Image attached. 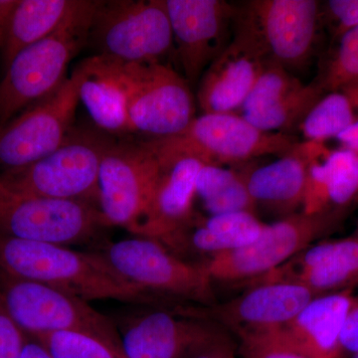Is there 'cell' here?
Here are the masks:
<instances>
[{
    "label": "cell",
    "instance_id": "6da1fadb",
    "mask_svg": "<svg viewBox=\"0 0 358 358\" xmlns=\"http://www.w3.org/2000/svg\"><path fill=\"white\" fill-rule=\"evenodd\" d=\"M0 272L46 285L82 300L154 303L157 296L124 281L102 253L28 241L0 233Z\"/></svg>",
    "mask_w": 358,
    "mask_h": 358
},
{
    "label": "cell",
    "instance_id": "7a4b0ae2",
    "mask_svg": "<svg viewBox=\"0 0 358 358\" xmlns=\"http://www.w3.org/2000/svg\"><path fill=\"white\" fill-rule=\"evenodd\" d=\"M98 3L82 0L55 32L14 56L0 81V128L64 83L70 63L89 44Z\"/></svg>",
    "mask_w": 358,
    "mask_h": 358
},
{
    "label": "cell",
    "instance_id": "3957f363",
    "mask_svg": "<svg viewBox=\"0 0 358 358\" xmlns=\"http://www.w3.org/2000/svg\"><path fill=\"white\" fill-rule=\"evenodd\" d=\"M122 87L134 134L164 138L195 119V99L182 74L166 63L124 64L94 55Z\"/></svg>",
    "mask_w": 358,
    "mask_h": 358
},
{
    "label": "cell",
    "instance_id": "277c9868",
    "mask_svg": "<svg viewBox=\"0 0 358 358\" xmlns=\"http://www.w3.org/2000/svg\"><path fill=\"white\" fill-rule=\"evenodd\" d=\"M0 301L28 338L62 331L87 334L109 346L120 357L127 358L117 326L110 317L92 308L89 301L1 272Z\"/></svg>",
    "mask_w": 358,
    "mask_h": 358
},
{
    "label": "cell",
    "instance_id": "5b68a950",
    "mask_svg": "<svg viewBox=\"0 0 358 358\" xmlns=\"http://www.w3.org/2000/svg\"><path fill=\"white\" fill-rule=\"evenodd\" d=\"M89 44L95 55L115 62L164 63L174 52L166 0L99 1Z\"/></svg>",
    "mask_w": 358,
    "mask_h": 358
},
{
    "label": "cell",
    "instance_id": "8992f818",
    "mask_svg": "<svg viewBox=\"0 0 358 358\" xmlns=\"http://www.w3.org/2000/svg\"><path fill=\"white\" fill-rule=\"evenodd\" d=\"M110 136L75 128L53 152L20 169L0 173L15 192L46 199L75 200L99 207V173Z\"/></svg>",
    "mask_w": 358,
    "mask_h": 358
},
{
    "label": "cell",
    "instance_id": "52a82bcc",
    "mask_svg": "<svg viewBox=\"0 0 358 358\" xmlns=\"http://www.w3.org/2000/svg\"><path fill=\"white\" fill-rule=\"evenodd\" d=\"M159 171V160L148 141L110 138L99 173V209L110 227L141 236Z\"/></svg>",
    "mask_w": 358,
    "mask_h": 358
},
{
    "label": "cell",
    "instance_id": "ba28073f",
    "mask_svg": "<svg viewBox=\"0 0 358 358\" xmlns=\"http://www.w3.org/2000/svg\"><path fill=\"white\" fill-rule=\"evenodd\" d=\"M109 228L96 205L25 194L0 182L1 234L71 247L95 243Z\"/></svg>",
    "mask_w": 358,
    "mask_h": 358
},
{
    "label": "cell",
    "instance_id": "9c48e42d",
    "mask_svg": "<svg viewBox=\"0 0 358 358\" xmlns=\"http://www.w3.org/2000/svg\"><path fill=\"white\" fill-rule=\"evenodd\" d=\"M102 254L124 281L145 293L213 305V281L203 264L185 260L157 240H121L106 245Z\"/></svg>",
    "mask_w": 358,
    "mask_h": 358
},
{
    "label": "cell",
    "instance_id": "30bf717a",
    "mask_svg": "<svg viewBox=\"0 0 358 358\" xmlns=\"http://www.w3.org/2000/svg\"><path fill=\"white\" fill-rule=\"evenodd\" d=\"M339 212H296L266 224L253 242L202 263L212 281L250 282L268 274L333 229Z\"/></svg>",
    "mask_w": 358,
    "mask_h": 358
},
{
    "label": "cell",
    "instance_id": "8fae6325",
    "mask_svg": "<svg viewBox=\"0 0 358 358\" xmlns=\"http://www.w3.org/2000/svg\"><path fill=\"white\" fill-rule=\"evenodd\" d=\"M83 76L79 64L53 94L0 128V173L31 164L68 140L76 128Z\"/></svg>",
    "mask_w": 358,
    "mask_h": 358
},
{
    "label": "cell",
    "instance_id": "7c38bea8",
    "mask_svg": "<svg viewBox=\"0 0 358 358\" xmlns=\"http://www.w3.org/2000/svg\"><path fill=\"white\" fill-rule=\"evenodd\" d=\"M164 147L197 155L206 164H241L282 155L299 143L289 134L266 133L238 114H202L182 133L155 138Z\"/></svg>",
    "mask_w": 358,
    "mask_h": 358
},
{
    "label": "cell",
    "instance_id": "4fadbf2b",
    "mask_svg": "<svg viewBox=\"0 0 358 358\" xmlns=\"http://www.w3.org/2000/svg\"><path fill=\"white\" fill-rule=\"evenodd\" d=\"M128 315L117 324L127 358H196L231 338L218 322L176 310Z\"/></svg>",
    "mask_w": 358,
    "mask_h": 358
},
{
    "label": "cell",
    "instance_id": "5bb4252c",
    "mask_svg": "<svg viewBox=\"0 0 358 358\" xmlns=\"http://www.w3.org/2000/svg\"><path fill=\"white\" fill-rule=\"evenodd\" d=\"M320 14L315 0H253L238 26L260 44L270 62L289 71L303 67L312 55Z\"/></svg>",
    "mask_w": 358,
    "mask_h": 358
},
{
    "label": "cell",
    "instance_id": "9a60e30c",
    "mask_svg": "<svg viewBox=\"0 0 358 358\" xmlns=\"http://www.w3.org/2000/svg\"><path fill=\"white\" fill-rule=\"evenodd\" d=\"M315 294L296 282H254L229 301L206 308H180L185 315L205 317L236 334L275 331L298 315Z\"/></svg>",
    "mask_w": 358,
    "mask_h": 358
},
{
    "label": "cell",
    "instance_id": "2e32d148",
    "mask_svg": "<svg viewBox=\"0 0 358 358\" xmlns=\"http://www.w3.org/2000/svg\"><path fill=\"white\" fill-rule=\"evenodd\" d=\"M174 52L190 85L225 48L226 32L235 10L222 0H166Z\"/></svg>",
    "mask_w": 358,
    "mask_h": 358
},
{
    "label": "cell",
    "instance_id": "e0dca14e",
    "mask_svg": "<svg viewBox=\"0 0 358 358\" xmlns=\"http://www.w3.org/2000/svg\"><path fill=\"white\" fill-rule=\"evenodd\" d=\"M268 62L260 44L238 26L234 39L200 78L202 114H238Z\"/></svg>",
    "mask_w": 358,
    "mask_h": 358
},
{
    "label": "cell",
    "instance_id": "ac0fdd59",
    "mask_svg": "<svg viewBox=\"0 0 358 358\" xmlns=\"http://www.w3.org/2000/svg\"><path fill=\"white\" fill-rule=\"evenodd\" d=\"M147 141L157 155L160 171L141 237L166 245L192 218L197 176L207 164L197 155L164 147L154 138Z\"/></svg>",
    "mask_w": 358,
    "mask_h": 358
},
{
    "label": "cell",
    "instance_id": "d6986e66",
    "mask_svg": "<svg viewBox=\"0 0 358 358\" xmlns=\"http://www.w3.org/2000/svg\"><path fill=\"white\" fill-rule=\"evenodd\" d=\"M296 282L315 296L358 284V234L315 242L286 264L255 281Z\"/></svg>",
    "mask_w": 358,
    "mask_h": 358
},
{
    "label": "cell",
    "instance_id": "ffe728a7",
    "mask_svg": "<svg viewBox=\"0 0 358 358\" xmlns=\"http://www.w3.org/2000/svg\"><path fill=\"white\" fill-rule=\"evenodd\" d=\"M355 296L353 288L315 296L286 326L272 331L312 358H343L341 334Z\"/></svg>",
    "mask_w": 358,
    "mask_h": 358
},
{
    "label": "cell",
    "instance_id": "44dd1931",
    "mask_svg": "<svg viewBox=\"0 0 358 358\" xmlns=\"http://www.w3.org/2000/svg\"><path fill=\"white\" fill-rule=\"evenodd\" d=\"M301 212H341L358 195V154L346 148L331 150L324 143L310 145Z\"/></svg>",
    "mask_w": 358,
    "mask_h": 358
},
{
    "label": "cell",
    "instance_id": "7402d4cb",
    "mask_svg": "<svg viewBox=\"0 0 358 358\" xmlns=\"http://www.w3.org/2000/svg\"><path fill=\"white\" fill-rule=\"evenodd\" d=\"M310 141L298 143L279 159L243 171L256 210L285 218L303 207Z\"/></svg>",
    "mask_w": 358,
    "mask_h": 358
},
{
    "label": "cell",
    "instance_id": "603a6c76",
    "mask_svg": "<svg viewBox=\"0 0 358 358\" xmlns=\"http://www.w3.org/2000/svg\"><path fill=\"white\" fill-rule=\"evenodd\" d=\"M265 225L250 212L208 216L194 212L189 222L164 246L179 257L182 253H194L208 260L251 243Z\"/></svg>",
    "mask_w": 358,
    "mask_h": 358
},
{
    "label": "cell",
    "instance_id": "cb8c5ba5",
    "mask_svg": "<svg viewBox=\"0 0 358 358\" xmlns=\"http://www.w3.org/2000/svg\"><path fill=\"white\" fill-rule=\"evenodd\" d=\"M84 76L80 85V102L102 133L112 136L134 134L128 103L122 87L110 76L95 56L80 63Z\"/></svg>",
    "mask_w": 358,
    "mask_h": 358
},
{
    "label": "cell",
    "instance_id": "d4e9b609",
    "mask_svg": "<svg viewBox=\"0 0 358 358\" xmlns=\"http://www.w3.org/2000/svg\"><path fill=\"white\" fill-rule=\"evenodd\" d=\"M81 2L82 0H20L0 50L4 67L18 52L55 32Z\"/></svg>",
    "mask_w": 358,
    "mask_h": 358
},
{
    "label": "cell",
    "instance_id": "484cf974",
    "mask_svg": "<svg viewBox=\"0 0 358 358\" xmlns=\"http://www.w3.org/2000/svg\"><path fill=\"white\" fill-rule=\"evenodd\" d=\"M358 121V83L327 92L300 124L305 141L326 143Z\"/></svg>",
    "mask_w": 358,
    "mask_h": 358
},
{
    "label": "cell",
    "instance_id": "4316f807",
    "mask_svg": "<svg viewBox=\"0 0 358 358\" xmlns=\"http://www.w3.org/2000/svg\"><path fill=\"white\" fill-rule=\"evenodd\" d=\"M303 83L282 66L268 62L238 115H244L268 109L298 89Z\"/></svg>",
    "mask_w": 358,
    "mask_h": 358
},
{
    "label": "cell",
    "instance_id": "83f0119b",
    "mask_svg": "<svg viewBox=\"0 0 358 358\" xmlns=\"http://www.w3.org/2000/svg\"><path fill=\"white\" fill-rule=\"evenodd\" d=\"M31 338L53 358H121L102 341L87 334L62 331Z\"/></svg>",
    "mask_w": 358,
    "mask_h": 358
},
{
    "label": "cell",
    "instance_id": "f1b7e54d",
    "mask_svg": "<svg viewBox=\"0 0 358 358\" xmlns=\"http://www.w3.org/2000/svg\"><path fill=\"white\" fill-rule=\"evenodd\" d=\"M319 83L326 93L358 83V27L339 37L338 49Z\"/></svg>",
    "mask_w": 358,
    "mask_h": 358
},
{
    "label": "cell",
    "instance_id": "f546056e",
    "mask_svg": "<svg viewBox=\"0 0 358 358\" xmlns=\"http://www.w3.org/2000/svg\"><path fill=\"white\" fill-rule=\"evenodd\" d=\"M238 355L241 358H312L277 338L272 331L237 334Z\"/></svg>",
    "mask_w": 358,
    "mask_h": 358
},
{
    "label": "cell",
    "instance_id": "4dcf8cb0",
    "mask_svg": "<svg viewBox=\"0 0 358 358\" xmlns=\"http://www.w3.org/2000/svg\"><path fill=\"white\" fill-rule=\"evenodd\" d=\"M241 173L218 164H207L200 169L195 185V197L201 203L215 199L239 179Z\"/></svg>",
    "mask_w": 358,
    "mask_h": 358
},
{
    "label": "cell",
    "instance_id": "1f68e13d",
    "mask_svg": "<svg viewBox=\"0 0 358 358\" xmlns=\"http://www.w3.org/2000/svg\"><path fill=\"white\" fill-rule=\"evenodd\" d=\"M27 339L7 315L0 301V358H20Z\"/></svg>",
    "mask_w": 358,
    "mask_h": 358
},
{
    "label": "cell",
    "instance_id": "d6a6232c",
    "mask_svg": "<svg viewBox=\"0 0 358 358\" xmlns=\"http://www.w3.org/2000/svg\"><path fill=\"white\" fill-rule=\"evenodd\" d=\"M326 6L336 37L358 27V0H329Z\"/></svg>",
    "mask_w": 358,
    "mask_h": 358
},
{
    "label": "cell",
    "instance_id": "836d02e7",
    "mask_svg": "<svg viewBox=\"0 0 358 358\" xmlns=\"http://www.w3.org/2000/svg\"><path fill=\"white\" fill-rule=\"evenodd\" d=\"M341 343L343 353L353 355L358 352V294L346 317Z\"/></svg>",
    "mask_w": 358,
    "mask_h": 358
},
{
    "label": "cell",
    "instance_id": "e575fe53",
    "mask_svg": "<svg viewBox=\"0 0 358 358\" xmlns=\"http://www.w3.org/2000/svg\"><path fill=\"white\" fill-rule=\"evenodd\" d=\"M20 0H0V50L6 42L11 20Z\"/></svg>",
    "mask_w": 358,
    "mask_h": 358
},
{
    "label": "cell",
    "instance_id": "d590c367",
    "mask_svg": "<svg viewBox=\"0 0 358 358\" xmlns=\"http://www.w3.org/2000/svg\"><path fill=\"white\" fill-rule=\"evenodd\" d=\"M237 343L232 338L214 345L196 358H238Z\"/></svg>",
    "mask_w": 358,
    "mask_h": 358
},
{
    "label": "cell",
    "instance_id": "8d00e7d4",
    "mask_svg": "<svg viewBox=\"0 0 358 358\" xmlns=\"http://www.w3.org/2000/svg\"><path fill=\"white\" fill-rule=\"evenodd\" d=\"M336 140L341 143V148L358 154V121L339 134Z\"/></svg>",
    "mask_w": 358,
    "mask_h": 358
},
{
    "label": "cell",
    "instance_id": "74e56055",
    "mask_svg": "<svg viewBox=\"0 0 358 358\" xmlns=\"http://www.w3.org/2000/svg\"><path fill=\"white\" fill-rule=\"evenodd\" d=\"M20 358H53L38 341L28 338Z\"/></svg>",
    "mask_w": 358,
    "mask_h": 358
},
{
    "label": "cell",
    "instance_id": "f35d334b",
    "mask_svg": "<svg viewBox=\"0 0 358 358\" xmlns=\"http://www.w3.org/2000/svg\"><path fill=\"white\" fill-rule=\"evenodd\" d=\"M352 358H358V352L353 355Z\"/></svg>",
    "mask_w": 358,
    "mask_h": 358
}]
</instances>
